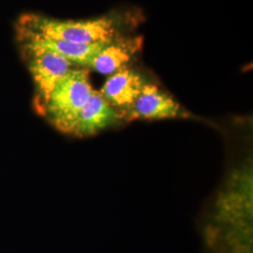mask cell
Here are the masks:
<instances>
[{"label": "cell", "instance_id": "8", "mask_svg": "<svg viewBox=\"0 0 253 253\" xmlns=\"http://www.w3.org/2000/svg\"><path fill=\"white\" fill-rule=\"evenodd\" d=\"M144 84L141 75L126 67L109 75L100 93L114 107L129 109Z\"/></svg>", "mask_w": 253, "mask_h": 253}, {"label": "cell", "instance_id": "2", "mask_svg": "<svg viewBox=\"0 0 253 253\" xmlns=\"http://www.w3.org/2000/svg\"><path fill=\"white\" fill-rule=\"evenodd\" d=\"M94 91L88 70L73 68L55 84L49 95L43 105L46 116L57 129L72 134L78 114Z\"/></svg>", "mask_w": 253, "mask_h": 253}, {"label": "cell", "instance_id": "4", "mask_svg": "<svg viewBox=\"0 0 253 253\" xmlns=\"http://www.w3.org/2000/svg\"><path fill=\"white\" fill-rule=\"evenodd\" d=\"M128 111L131 118L139 119L159 120L189 117L176 100L153 84H144Z\"/></svg>", "mask_w": 253, "mask_h": 253}, {"label": "cell", "instance_id": "1", "mask_svg": "<svg viewBox=\"0 0 253 253\" xmlns=\"http://www.w3.org/2000/svg\"><path fill=\"white\" fill-rule=\"evenodd\" d=\"M120 21L104 16L91 20H58L29 13L19 19L16 32H25L79 44L109 42L120 36Z\"/></svg>", "mask_w": 253, "mask_h": 253}, {"label": "cell", "instance_id": "5", "mask_svg": "<svg viewBox=\"0 0 253 253\" xmlns=\"http://www.w3.org/2000/svg\"><path fill=\"white\" fill-rule=\"evenodd\" d=\"M143 45L141 37H122L105 43L88 64L87 68L103 75H111L126 68Z\"/></svg>", "mask_w": 253, "mask_h": 253}, {"label": "cell", "instance_id": "3", "mask_svg": "<svg viewBox=\"0 0 253 253\" xmlns=\"http://www.w3.org/2000/svg\"><path fill=\"white\" fill-rule=\"evenodd\" d=\"M21 47L36 85L39 101L43 107L55 84L73 70L74 64L62 55L48 50L28 46Z\"/></svg>", "mask_w": 253, "mask_h": 253}, {"label": "cell", "instance_id": "6", "mask_svg": "<svg viewBox=\"0 0 253 253\" xmlns=\"http://www.w3.org/2000/svg\"><path fill=\"white\" fill-rule=\"evenodd\" d=\"M122 118L118 110L105 100L100 91H94L78 114L72 134L79 137L94 135L114 126Z\"/></svg>", "mask_w": 253, "mask_h": 253}, {"label": "cell", "instance_id": "7", "mask_svg": "<svg viewBox=\"0 0 253 253\" xmlns=\"http://www.w3.org/2000/svg\"><path fill=\"white\" fill-rule=\"evenodd\" d=\"M16 34L21 46L34 47L54 52L62 55L74 65L84 68L88 67L91 59L100 52L105 43H107L79 44L25 32H16Z\"/></svg>", "mask_w": 253, "mask_h": 253}]
</instances>
